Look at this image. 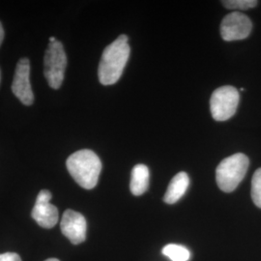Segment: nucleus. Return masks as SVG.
Instances as JSON below:
<instances>
[{
    "mask_svg": "<svg viewBox=\"0 0 261 261\" xmlns=\"http://www.w3.org/2000/svg\"><path fill=\"white\" fill-rule=\"evenodd\" d=\"M128 37L122 34L105 48L99 64V81L103 85L116 84L121 77L130 56Z\"/></svg>",
    "mask_w": 261,
    "mask_h": 261,
    "instance_id": "1",
    "label": "nucleus"
},
{
    "mask_svg": "<svg viewBox=\"0 0 261 261\" xmlns=\"http://www.w3.org/2000/svg\"><path fill=\"white\" fill-rule=\"evenodd\" d=\"M66 166L71 176L84 189L91 190L97 185L102 170V163L93 151H76L67 159Z\"/></svg>",
    "mask_w": 261,
    "mask_h": 261,
    "instance_id": "2",
    "label": "nucleus"
},
{
    "mask_svg": "<svg viewBox=\"0 0 261 261\" xmlns=\"http://www.w3.org/2000/svg\"><path fill=\"white\" fill-rule=\"evenodd\" d=\"M249 158L243 153H236L224 159L216 169V180L224 193H231L240 184L249 168Z\"/></svg>",
    "mask_w": 261,
    "mask_h": 261,
    "instance_id": "3",
    "label": "nucleus"
},
{
    "mask_svg": "<svg viewBox=\"0 0 261 261\" xmlns=\"http://www.w3.org/2000/svg\"><path fill=\"white\" fill-rule=\"evenodd\" d=\"M67 67V56L61 42L49 43L44 58V75L53 89H58L63 83Z\"/></svg>",
    "mask_w": 261,
    "mask_h": 261,
    "instance_id": "4",
    "label": "nucleus"
},
{
    "mask_svg": "<svg viewBox=\"0 0 261 261\" xmlns=\"http://www.w3.org/2000/svg\"><path fill=\"white\" fill-rule=\"evenodd\" d=\"M240 101L238 90L233 86H222L215 90L210 99V110L216 121L231 118L237 111Z\"/></svg>",
    "mask_w": 261,
    "mask_h": 261,
    "instance_id": "5",
    "label": "nucleus"
},
{
    "mask_svg": "<svg viewBox=\"0 0 261 261\" xmlns=\"http://www.w3.org/2000/svg\"><path fill=\"white\" fill-rule=\"evenodd\" d=\"M251 19L240 12H232L221 23V35L224 41L231 42L246 39L252 31Z\"/></svg>",
    "mask_w": 261,
    "mask_h": 261,
    "instance_id": "6",
    "label": "nucleus"
},
{
    "mask_svg": "<svg viewBox=\"0 0 261 261\" xmlns=\"http://www.w3.org/2000/svg\"><path fill=\"white\" fill-rule=\"evenodd\" d=\"M51 197L53 195L49 191L42 190L38 195L35 205L31 213L34 221L41 227L47 229L54 227L59 219L57 208L49 202Z\"/></svg>",
    "mask_w": 261,
    "mask_h": 261,
    "instance_id": "7",
    "label": "nucleus"
},
{
    "mask_svg": "<svg viewBox=\"0 0 261 261\" xmlns=\"http://www.w3.org/2000/svg\"><path fill=\"white\" fill-rule=\"evenodd\" d=\"M30 62L28 58L19 59L14 81L12 84V91L19 101L25 106H31L34 102V95L30 84Z\"/></svg>",
    "mask_w": 261,
    "mask_h": 261,
    "instance_id": "8",
    "label": "nucleus"
},
{
    "mask_svg": "<svg viewBox=\"0 0 261 261\" xmlns=\"http://www.w3.org/2000/svg\"><path fill=\"white\" fill-rule=\"evenodd\" d=\"M60 228L72 244L79 245L86 239V220L83 215L74 210H66L62 216Z\"/></svg>",
    "mask_w": 261,
    "mask_h": 261,
    "instance_id": "9",
    "label": "nucleus"
},
{
    "mask_svg": "<svg viewBox=\"0 0 261 261\" xmlns=\"http://www.w3.org/2000/svg\"><path fill=\"white\" fill-rule=\"evenodd\" d=\"M190 184V179L186 172H179L168 185L167 193L164 196V200L168 204H174L185 195Z\"/></svg>",
    "mask_w": 261,
    "mask_h": 261,
    "instance_id": "10",
    "label": "nucleus"
},
{
    "mask_svg": "<svg viewBox=\"0 0 261 261\" xmlns=\"http://www.w3.org/2000/svg\"><path fill=\"white\" fill-rule=\"evenodd\" d=\"M149 186V169L145 165H137L132 170L130 193L134 196L143 195Z\"/></svg>",
    "mask_w": 261,
    "mask_h": 261,
    "instance_id": "11",
    "label": "nucleus"
},
{
    "mask_svg": "<svg viewBox=\"0 0 261 261\" xmlns=\"http://www.w3.org/2000/svg\"><path fill=\"white\" fill-rule=\"evenodd\" d=\"M163 254L172 261H188L191 252L186 247L177 244H168L163 249Z\"/></svg>",
    "mask_w": 261,
    "mask_h": 261,
    "instance_id": "12",
    "label": "nucleus"
},
{
    "mask_svg": "<svg viewBox=\"0 0 261 261\" xmlns=\"http://www.w3.org/2000/svg\"><path fill=\"white\" fill-rule=\"evenodd\" d=\"M252 198L253 203L261 208V168L252 176Z\"/></svg>",
    "mask_w": 261,
    "mask_h": 261,
    "instance_id": "13",
    "label": "nucleus"
},
{
    "mask_svg": "<svg viewBox=\"0 0 261 261\" xmlns=\"http://www.w3.org/2000/svg\"><path fill=\"white\" fill-rule=\"evenodd\" d=\"M222 3L227 9L248 10L255 7L258 2L255 0H226Z\"/></svg>",
    "mask_w": 261,
    "mask_h": 261,
    "instance_id": "14",
    "label": "nucleus"
},
{
    "mask_svg": "<svg viewBox=\"0 0 261 261\" xmlns=\"http://www.w3.org/2000/svg\"><path fill=\"white\" fill-rule=\"evenodd\" d=\"M0 261H21V258L15 252H5L0 254Z\"/></svg>",
    "mask_w": 261,
    "mask_h": 261,
    "instance_id": "15",
    "label": "nucleus"
},
{
    "mask_svg": "<svg viewBox=\"0 0 261 261\" xmlns=\"http://www.w3.org/2000/svg\"><path fill=\"white\" fill-rule=\"evenodd\" d=\"M3 39H4V29L2 27V23L0 22V47H1V44L3 42Z\"/></svg>",
    "mask_w": 261,
    "mask_h": 261,
    "instance_id": "16",
    "label": "nucleus"
},
{
    "mask_svg": "<svg viewBox=\"0 0 261 261\" xmlns=\"http://www.w3.org/2000/svg\"><path fill=\"white\" fill-rule=\"evenodd\" d=\"M56 39L55 37H50L49 38V43H54V42H56Z\"/></svg>",
    "mask_w": 261,
    "mask_h": 261,
    "instance_id": "17",
    "label": "nucleus"
},
{
    "mask_svg": "<svg viewBox=\"0 0 261 261\" xmlns=\"http://www.w3.org/2000/svg\"><path fill=\"white\" fill-rule=\"evenodd\" d=\"M45 261H59L58 259H56V258H48L47 260Z\"/></svg>",
    "mask_w": 261,
    "mask_h": 261,
    "instance_id": "18",
    "label": "nucleus"
}]
</instances>
